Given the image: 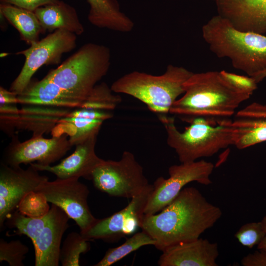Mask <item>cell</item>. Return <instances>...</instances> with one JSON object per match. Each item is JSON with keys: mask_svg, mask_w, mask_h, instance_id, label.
Wrapping results in <instances>:
<instances>
[{"mask_svg": "<svg viewBox=\"0 0 266 266\" xmlns=\"http://www.w3.org/2000/svg\"><path fill=\"white\" fill-rule=\"evenodd\" d=\"M232 125L242 132L234 145L238 149L266 141V105L249 104L236 113Z\"/></svg>", "mask_w": 266, "mask_h": 266, "instance_id": "obj_18", "label": "cell"}, {"mask_svg": "<svg viewBox=\"0 0 266 266\" xmlns=\"http://www.w3.org/2000/svg\"><path fill=\"white\" fill-rule=\"evenodd\" d=\"M155 244V239L142 230L133 234L120 246L108 249L103 258L94 266H110L142 246H154Z\"/></svg>", "mask_w": 266, "mask_h": 266, "instance_id": "obj_22", "label": "cell"}, {"mask_svg": "<svg viewBox=\"0 0 266 266\" xmlns=\"http://www.w3.org/2000/svg\"><path fill=\"white\" fill-rule=\"evenodd\" d=\"M97 136L76 145L73 153L57 165L42 166L33 163L30 164L38 171L54 174L58 179L83 177L91 180L93 171L103 160L96 155L95 150Z\"/></svg>", "mask_w": 266, "mask_h": 266, "instance_id": "obj_17", "label": "cell"}, {"mask_svg": "<svg viewBox=\"0 0 266 266\" xmlns=\"http://www.w3.org/2000/svg\"><path fill=\"white\" fill-rule=\"evenodd\" d=\"M79 179L48 180L40 184L35 192L42 194L48 202L65 211L79 227L80 233H84L98 219L93 215L88 204L89 189Z\"/></svg>", "mask_w": 266, "mask_h": 266, "instance_id": "obj_10", "label": "cell"}, {"mask_svg": "<svg viewBox=\"0 0 266 266\" xmlns=\"http://www.w3.org/2000/svg\"><path fill=\"white\" fill-rule=\"evenodd\" d=\"M51 216L46 225L33 242L35 266H58L62 238L68 227L70 218L58 206L52 204Z\"/></svg>", "mask_w": 266, "mask_h": 266, "instance_id": "obj_15", "label": "cell"}, {"mask_svg": "<svg viewBox=\"0 0 266 266\" xmlns=\"http://www.w3.org/2000/svg\"><path fill=\"white\" fill-rule=\"evenodd\" d=\"M90 5L88 19L94 26L126 33L134 27L133 21L120 10L117 0H87Z\"/></svg>", "mask_w": 266, "mask_h": 266, "instance_id": "obj_20", "label": "cell"}, {"mask_svg": "<svg viewBox=\"0 0 266 266\" xmlns=\"http://www.w3.org/2000/svg\"><path fill=\"white\" fill-rule=\"evenodd\" d=\"M222 215L221 208L209 202L198 189L187 187L160 213L144 214L141 229L155 239V247L162 251L199 238Z\"/></svg>", "mask_w": 266, "mask_h": 266, "instance_id": "obj_1", "label": "cell"}, {"mask_svg": "<svg viewBox=\"0 0 266 266\" xmlns=\"http://www.w3.org/2000/svg\"><path fill=\"white\" fill-rule=\"evenodd\" d=\"M18 94L0 87V104H11L18 103Z\"/></svg>", "mask_w": 266, "mask_h": 266, "instance_id": "obj_33", "label": "cell"}, {"mask_svg": "<svg viewBox=\"0 0 266 266\" xmlns=\"http://www.w3.org/2000/svg\"><path fill=\"white\" fill-rule=\"evenodd\" d=\"M193 72L169 65L164 73L154 75L134 71L117 79L110 88L113 93L131 96L159 115L169 113L178 97L184 94V83Z\"/></svg>", "mask_w": 266, "mask_h": 266, "instance_id": "obj_6", "label": "cell"}, {"mask_svg": "<svg viewBox=\"0 0 266 266\" xmlns=\"http://www.w3.org/2000/svg\"><path fill=\"white\" fill-rule=\"evenodd\" d=\"M95 187L110 196L132 199L149 184L133 154L125 151L118 161L104 160L92 175Z\"/></svg>", "mask_w": 266, "mask_h": 266, "instance_id": "obj_7", "label": "cell"}, {"mask_svg": "<svg viewBox=\"0 0 266 266\" xmlns=\"http://www.w3.org/2000/svg\"><path fill=\"white\" fill-rule=\"evenodd\" d=\"M29 247L20 240L9 242L0 239V262H6L10 266H24V260Z\"/></svg>", "mask_w": 266, "mask_h": 266, "instance_id": "obj_26", "label": "cell"}, {"mask_svg": "<svg viewBox=\"0 0 266 266\" xmlns=\"http://www.w3.org/2000/svg\"><path fill=\"white\" fill-rule=\"evenodd\" d=\"M202 37L218 57L228 58L233 66L253 77L266 69V36L235 29L219 15L202 27Z\"/></svg>", "mask_w": 266, "mask_h": 266, "instance_id": "obj_4", "label": "cell"}, {"mask_svg": "<svg viewBox=\"0 0 266 266\" xmlns=\"http://www.w3.org/2000/svg\"><path fill=\"white\" fill-rule=\"evenodd\" d=\"M184 93L169 113L190 123L203 119L212 125L230 120L253 92L237 86L222 71L193 73L184 83Z\"/></svg>", "mask_w": 266, "mask_h": 266, "instance_id": "obj_2", "label": "cell"}, {"mask_svg": "<svg viewBox=\"0 0 266 266\" xmlns=\"http://www.w3.org/2000/svg\"><path fill=\"white\" fill-rule=\"evenodd\" d=\"M158 261L160 266H217L218 245L207 239L181 242L162 251Z\"/></svg>", "mask_w": 266, "mask_h": 266, "instance_id": "obj_16", "label": "cell"}, {"mask_svg": "<svg viewBox=\"0 0 266 266\" xmlns=\"http://www.w3.org/2000/svg\"><path fill=\"white\" fill-rule=\"evenodd\" d=\"M51 210L39 217H32L24 215L17 209L6 220L7 225L16 229V234H23L29 237L33 242L39 235L51 216Z\"/></svg>", "mask_w": 266, "mask_h": 266, "instance_id": "obj_23", "label": "cell"}, {"mask_svg": "<svg viewBox=\"0 0 266 266\" xmlns=\"http://www.w3.org/2000/svg\"><path fill=\"white\" fill-rule=\"evenodd\" d=\"M77 35L63 30H57L30 47L16 53L25 58L24 64L9 90L18 95L21 93L32 80L35 72L43 65H57L64 54L76 46Z\"/></svg>", "mask_w": 266, "mask_h": 266, "instance_id": "obj_8", "label": "cell"}, {"mask_svg": "<svg viewBox=\"0 0 266 266\" xmlns=\"http://www.w3.org/2000/svg\"><path fill=\"white\" fill-rule=\"evenodd\" d=\"M214 165L203 160L171 166L168 170L169 177H158L154 182L153 189L144 210L145 215L160 211L169 204L184 187L191 182L203 185L212 183L210 175Z\"/></svg>", "mask_w": 266, "mask_h": 266, "instance_id": "obj_9", "label": "cell"}, {"mask_svg": "<svg viewBox=\"0 0 266 266\" xmlns=\"http://www.w3.org/2000/svg\"><path fill=\"white\" fill-rule=\"evenodd\" d=\"M153 189L149 184L141 192L131 199L121 210L96 222L82 235L89 241L101 239L114 242L135 233L142 225L144 210Z\"/></svg>", "mask_w": 266, "mask_h": 266, "instance_id": "obj_11", "label": "cell"}, {"mask_svg": "<svg viewBox=\"0 0 266 266\" xmlns=\"http://www.w3.org/2000/svg\"><path fill=\"white\" fill-rule=\"evenodd\" d=\"M0 13L19 32L21 40L29 45L38 41L40 34L44 33L34 11L0 3Z\"/></svg>", "mask_w": 266, "mask_h": 266, "instance_id": "obj_21", "label": "cell"}, {"mask_svg": "<svg viewBox=\"0 0 266 266\" xmlns=\"http://www.w3.org/2000/svg\"><path fill=\"white\" fill-rule=\"evenodd\" d=\"M66 116L73 117H82L105 121L112 118V114L104 111L91 108H78L67 114Z\"/></svg>", "mask_w": 266, "mask_h": 266, "instance_id": "obj_29", "label": "cell"}, {"mask_svg": "<svg viewBox=\"0 0 266 266\" xmlns=\"http://www.w3.org/2000/svg\"><path fill=\"white\" fill-rule=\"evenodd\" d=\"M48 202L42 194L31 192L23 199L17 210L25 215L39 217L49 212L50 208Z\"/></svg>", "mask_w": 266, "mask_h": 266, "instance_id": "obj_27", "label": "cell"}, {"mask_svg": "<svg viewBox=\"0 0 266 266\" xmlns=\"http://www.w3.org/2000/svg\"><path fill=\"white\" fill-rule=\"evenodd\" d=\"M34 12L44 33L63 30L79 35L84 31L76 9L62 0L38 7Z\"/></svg>", "mask_w": 266, "mask_h": 266, "instance_id": "obj_19", "label": "cell"}, {"mask_svg": "<svg viewBox=\"0 0 266 266\" xmlns=\"http://www.w3.org/2000/svg\"><path fill=\"white\" fill-rule=\"evenodd\" d=\"M265 233V236L261 242L257 245L258 249L266 250V215L261 221Z\"/></svg>", "mask_w": 266, "mask_h": 266, "instance_id": "obj_34", "label": "cell"}, {"mask_svg": "<svg viewBox=\"0 0 266 266\" xmlns=\"http://www.w3.org/2000/svg\"><path fill=\"white\" fill-rule=\"evenodd\" d=\"M214 0V1H216L217 0Z\"/></svg>", "mask_w": 266, "mask_h": 266, "instance_id": "obj_37", "label": "cell"}, {"mask_svg": "<svg viewBox=\"0 0 266 266\" xmlns=\"http://www.w3.org/2000/svg\"><path fill=\"white\" fill-rule=\"evenodd\" d=\"M9 54L7 53H2L0 54V57H4L6 56H7V55H8Z\"/></svg>", "mask_w": 266, "mask_h": 266, "instance_id": "obj_36", "label": "cell"}, {"mask_svg": "<svg viewBox=\"0 0 266 266\" xmlns=\"http://www.w3.org/2000/svg\"><path fill=\"white\" fill-rule=\"evenodd\" d=\"M265 236V233L261 221L245 224L234 234L241 245L250 249L259 244Z\"/></svg>", "mask_w": 266, "mask_h": 266, "instance_id": "obj_28", "label": "cell"}, {"mask_svg": "<svg viewBox=\"0 0 266 266\" xmlns=\"http://www.w3.org/2000/svg\"><path fill=\"white\" fill-rule=\"evenodd\" d=\"M72 146L66 134L51 138L36 135L22 142L14 136L5 152L3 162L12 166L35 161L42 166L50 165L65 156Z\"/></svg>", "mask_w": 266, "mask_h": 266, "instance_id": "obj_13", "label": "cell"}, {"mask_svg": "<svg viewBox=\"0 0 266 266\" xmlns=\"http://www.w3.org/2000/svg\"><path fill=\"white\" fill-rule=\"evenodd\" d=\"M60 0H0V3L11 4L23 9L34 11L41 6L56 2Z\"/></svg>", "mask_w": 266, "mask_h": 266, "instance_id": "obj_30", "label": "cell"}, {"mask_svg": "<svg viewBox=\"0 0 266 266\" xmlns=\"http://www.w3.org/2000/svg\"><path fill=\"white\" fill-rule=\"evenodd\" d=\"M243 266H266V250L258 249L243 257L241 260Z\"/></svg>", "mask_w": 266, "mask_h": 266, "instance_id": "obj_32", "label": "cell"}, {"mask_svg": "<svg viewBox=\"0 0 266 266\" xmlns=\"http://www.w3.org/2000/svg\"><path fill=\"white\" fill-rule=\"evenodd\" d=\"M223 73L237 86L253 92L257 89V83L253 78L249 76L238 75L222 70Z\"/></svg>", "mask_w": 266, "mask_h": 266, "instance_id": "obj_31", "label": "cell"}, {"mask_svg": "<svg viewBox=\"0 0 266 266\" xmlns=\"http://www.w3.org/2000/svg\"><path fill=\"white\" fill-rule=\"evenodd\" d=\"M218 15L236 29L266 33V0H217Z\"/></svg>", "mask_w": 266, "mask_h": 266, "instance_id": "obj_14", "label": "cell"}, {"mask_svg": "<svg viewBox=\"0 0 266 266\" xmlns=\"http://www.w3.org/2000/svg\"><path fill=\"white\" fill-rule=\"evenodd\" d=\"M59 122L70 125L73 128V132L69 134V140L72 146H76L93 136L98 135L104 121L66 115Z\"/></svg>", "mask_w": 266, "mask_h": 266, "instance_id": "obj_25", "label": "cell"}, {"mask_svg": "<svg viewBox=\"0 0 266 266\" xmlns=\"http://www.w3.org/2000/svg\"><path fill=\"white\" fill-rule=\"evenodd\" d=\"M252 77L254 78L257 83L261 82L264 78L266 77V69L257 74Z\"/></svg>", "mask_w": 266, "mask_h": 266, "instance_id": "obj_35", "label": "cell"}, {"mask_svg": "<svg viewBox=\"0 0 266 266\" xmlns=\"http://www.w3.org/2000/svg\"><path fill=\"white\" fill-rule=\"evenodd\" d=\"M110 58L107 47L88 43L50 70L45 77L59 88L67 107L87 108L97 83L109 69Z\"/></svg>", "mask_w": 266, "mask_h": 266, "instance_id": "obj_3", "label": "cell"}, {"mask_svg": "<svg viewBox=\"0 0 266 266\" xmlns=\"http://www.w3.org/2000/svg\"><path fill=\"white\" fill-rule=\"evenodd\" d=\"M89 240L80 233L72 232L64 240L60 253V262L62 266H79L81 254L88 252Z\"/></svg>", "mask_w": 266, "mask_h": 266, "instance_id": "obj_24", "label": "cell"}, {"mask_svg": "<svg viewBox=\"0 0 266 266\" xmlns=\"http://www.w3.org/2000/svg\"><path fill=\"white\" fill-rule=\"evenodd\" d=\"M23 169L20 166H12L1 162L0 165V228L8 217L16 210L23 199L49 180L45 175L30 164Z\"/></svg>", "mask_w": 266, "mask_h": 266, "instance_id": "obj_12", "label": "cell"}, {"mask_svg": "<svg viewBox=\"0 0 266 266\" xmlns=\"http://www.w3.org/2000/svg\"><path fill=\"white\" fill-rule=\"evenodd\" d=\"M159 118L166 133L167 144L175 151L181 163L211 157L222 149L234 145L242 134L230 120L212 125L203 119H195L181 132L173 117L166 115H159Z\"/></svg>", "mask_w": 266, "mask_h": 266, "instance_id": "obj_5", "label": "cell"}]
</instances>
